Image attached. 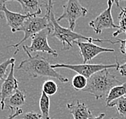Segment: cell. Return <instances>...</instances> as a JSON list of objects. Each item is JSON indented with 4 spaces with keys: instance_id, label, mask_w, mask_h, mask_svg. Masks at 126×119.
Masks as SVG:
<instances>
[{
    "instance_id": "obj_9",
    "label": "cell",
    "mask_w": 126,
    "mask_h": 119,
    "mask_svg": "<svg viewBox=\"0 0 126 119\" xmlns=\"http://www.w3.org/2000/svg\"><path fill=\"white\" fill-rule=\"evenodd\" d=\"M14 70L15 63L11 65L10 72L2 83L1 90H0V107H1L2 110H3L6 107V100L13 95L19 88V82L14 75Z\"/></svg>"
},
{
    "instance_id": "obj_22",
    "label": "cell",
    "mask_w": 126,
    "mask_h": 119,
    "mask_svg": "<svg viewBox=\"0 0 126 119\" xmlns=\"http://www.w3.org/2000/svg\"><path fill=\"white\" fill-rule=\"evenodd\" d=\"M23 119H42V115L37 113L29 112L23 115Z\"/></svg>"
},
{
    "instance_id": "obj_23",
    "label": "cell",
    "mask_w": 126,
    "mask_h": 119,
    "mask_svg": "<svg viewBox=\"0 0 126 119\" xmlns=\"http://www.w3.org/2000/svg\"><path fill=\"white\" fill-rule=\"evenodd\" d=\"M117 43H121L120 51L124 55H126V39H117Z\"/></svg>"
},
{
    "instance_id": "obj_27",
    "label": "cell",
    "mask_w": 126,
    "mask_h": 119,
    "mask_svg": "<svg viewBox=\"0 0 126 119\" xmlns=\"http://www.w3.org/2000/svg\"><path fill=\"white\" fill-rule=\"evenodd\" d=\"M8 0H0V18L2 19L3 16H2V8H3L6 6V2H7Z\"/></svg>"
},
{
    "instance_id": "obj_19",
    "label": "cell",
    "mask_w": 126,
    "mask_h": 119,
    "mask_svg": "<svg viewBox=\"0 0 126 119\" xmlns=\"http://www.w3.org/2000/svg\"><path fill=\"white\" fill-rule=\"evenodd\" d=\"M88 84V79L85 77L79 74H76L74 76L72 80V85L73 88L76 90L78 91H83L87 86Z\"/></svg>"
},
{
    "instance_id": "obj_17",
    "label": "cell",
    "mask_w": 126,
    "mask_h": 119,
    "mask_svg": "<svg viewBox=\"0 0 126 119\" xmlns=\"http://www.w3.org/2000/svg\"><path fill=\"white\" fill-rule=\"evenodd\" d=\"M108 107H116L118 114L122 118H126V97H122L113 101L108 105Z\"/></svg>"
},
{
    "instance_id": "obj_14",
    "label": "cell",
    "mask_w": 126,
    "mask_h": 119,
    "mask_svg": "<svg viewBox=\"0 0 126 119\" xmlns=\"http://www.w3.org/2000/svg\"><path fill=\"white\" fill-rule=\"evenodd\" d=\"M26 96L24 91L18 89L13 95L7 98L5 102V105H7L11 110L13 112L14 109H18L19 107L25 103Z\"/></svg>"
},
{
    "instance_id": "obj_26",
    "label": "cell",
    "mask_w": 126,
    "mask_h": 119,
    "mask_svg": "<svg viewBox=\"0 0 126 119\" xmlns=\"http://www.w3.org/2000/svg\"><path fill=\"white\" fill-rule=\"evenodd\" d=\"M47 14L46 15H49L50 12L52 11V7H53V0H47Z\"/></svg>"
},
{
    "instance_id": "obj_1",
    "label": "cell",
    "mask_w": 126,
    "mask_h": 119,
    "mask_svg": "<svg viewBox=\"0 0 126 119\" xmlns=\"http://www.w3.org/2000/svg\"><path fill=\"white\" fill-rule=\"evenodd\" d=\"M23 49L28 56V59L23 60L19 64L17 69L23 70L29 76L34 78L39 77H50L56 78L62 83H67L68 79L60 74L54 68H51V65L48 60L39 54L32 56L25 45H23Z\"/></svg>"
},
{
    "instance_id": "obj_5",
    "label": "cell",
    "mask_w": 126,
    "mask_h": 119,
    "mask_svg": "<svg viewBox=\"0 0 126 119\" xmlns=\"http://www.w3.org/2000/svg\"><path fill=\"white\" fill-rule=\"evenodd\" d=\"M63 12L56 19L59 23L61 20L66 19L69 24V28L74 31L76 23L79 18L84 17L88 14V9L80 4L79 0H67L63 5Z\"/></svg>"
},
{
    "instance_id": "obj_30",
    "label": "cell",
    "mask_w": 126,
    "mask_h": 119,
    "mask_svg": "<svg viewBox=\"0 0 126 119\" xmlns=\"http://www.w3.org/2000/svg\"><path fill=\"white\" fill-rule=\"evenodd\" d=\"M110 119H114V118H110Z\"/></svg>"
},
{
    "instance_id": "obj_18",
    "label": "cell",
    "mask_w": 126,
    "mask_h": 119,
    "mask_svg": "<svg viewBox=\"0 0 126 119\" xmlns=\"http://www.w3.org/2000/svg\"><path fill=\"white\" fill-rule=\"evenodd\" d=\"M119 28L117 31L115 32L112 34L113 37H116L118 35L121 34V33H125L126 34V7L121 8V13H120L119 16Z\"/></svg>"
},
{
    "instance_id": "obj_2",
    "label": "cell",
    "mask_w": 126,
    "mask_h": 119,
    "mask_svg": "<svg viewBox=\"0 0 126 119\" xmlns=\"http://www.w3.org/2000/svg\"><path fill=\"white\" fill-rule=\"evenodd\" d=\"M121 84L109 70L104 69L96 72L88 79L87 86L83 92L89 93L96 100H99L104 96H108L112 88Z\"/></svg>"
},
{
    "instance_id": "obj_28",
    "label": "cell",
    "mask_w": 126,
    "mask_h": 119,
    "mask_svg": "<svg viewBox=\"0 0 126 119\" xmlns=\"http://www.w3.org/2000/svg\"><path fill=\"white\" fill-rule=\"evenodd\" d=\"M104 117H105V114H100L99 116H97V117H93V116H92V117H90V118H89V119H104Z\"/></svg>"
},
{
    "instance_id": "obj_3",
    "label": "cell",
    "mask_w": 126,
    "mask_h": 119,
    "mask_svg": "<svg viewBox=\"0 0 126 119\" xmlns=\"http://www.w3.org/2000/svg\"><path fill=\"white\" fill-rule=\"evenodd\" d=\"M49 18L50 20V25L51 29L53 30V32L50 35L51 37H56L63 44V48L62 50H69L70 48H72V43L76 42V40L79 41L80 39H85L88 42H109L112 44H117V41H112L109 39H93L92 37H87V36H84L83 35L79 34V33H76L74 31H72L70 28H66L62 26H60L59 23L55 18V15L53 11H51L49 15H46Z\"/></svg>"
},
{
    "instance_id": "obj_16",
    "label": "cell",
    "mask_w": 126,
    "mask_h": 119,
    "mask_svg": "<svg viewBox=\"0 0 126 119\" xmlns=\"http://www.w3.org/2000/svg\"><path fill=\"white\" fill-rule=\"evenodd\" d=\"M39 108L42 113V119H51L50 118V98L45 93L42 91L39 100Z\"/></svg>"
},
{
    "instance_id": "obj_6",
    "label": "cell",
    "mask_w": 126,
    "mask_h": 119,
    "mask_svg": "<svg viewBox=\"0 0 126 119\" xmlns=\"http://www.w3.org/2000/svg\"><path fill=\"white\" fill-rule=\"evenodd\" d=\"M116 63L115 65H103V64H98V65H93V64H80V65H68V64H55L51 65L52 68H68L72 70L78 74L82 75L87 79L91 77L96 72L101 71L104 69H108L110 68H116L118 65L117 58L116 57Z\"/></svg>"
},
{
    "instance_id": "obj_29",
    "label": "cell",
    "mask_w": 126,
    "mask_h": 119,
    "mask_svg": "<svg viewBox=\"0 0 126 119\" xmlns=\"http://www.w3.org/2000/svg\"><path fill=\"white\" fill-rule=\"evenodd\" d=\"M112 1H113V2H115L116 3V7H120V1H121V0H112Z\"/></svg>"
},
{
    "instance_id": "obj_15",
    "label": "cell",
    "mask_w": 126,
    "mask_h": 119,
    "mask_svg": "<svg viewBox=\"0 0 126 119\" xmlns=\"http://www.w3.org/2000/svg\"><path fill=\"white\" fill-rule=\"evenodd\" d=\"M122 97H126V82L122 83L121 85H116L112 88L106 97V105L107 106L113 101Z\"/></svg>"
},
{
    "instance_id": "obj_11",
    "label": "cell",
    "mask_w": 126,
    "mask_h": 119,
    "mask_svg": "<svg viewBox=\"0 0 126 119\" xmlns=\"http://www.w3.org/2000/svg\"><path fill=\"white\" fill-rule=\"evenodd\" d=\"M2 12L7 19V25L11 27L12 32H19V29L23 25L24 22L28 18L35 16H39L41 14L42 11H39V12H36L35 14H27V15H22L20 13H15L9 11L7 7H5L2 8Z\"/></svg>"
},
{
    "instance_id": "obj_25",
    "label": "cell",
    "mask_w": 126,
    "mask_h": 119,
    "mask_svg": "<svg viewBox=\"0 0 126 119\" xmlns=\"http://www.w3.org/2000/svg\"><path fill=\"white\" fill-rule=\"evenodd\" d=\"M23 113V109H16V111H15V113H13L12 112V114L9 116V117L7 118H6V119H13V118H16L17 116H19V115H20L21 114Z\"/></svg>"
},
{
    "instance_id": "obj_10",
    "label": "cell",
    "mask_w": 126,
    "mask_h": 119,
    "mask_svg": "<svg viewBox=\"0 0 126 119\" xmlns=\"http://www.w3.org/2000/svg\"><path fill=\"white\" fill-rule=\"evenodd\" d=\"M75 43L78 45L79 51H80V55L84 60L83 64H88V62H90L93 58L102 52H113L114 51V49L101 48L92 42L85 43L82 41H76Z\"/></svg>"
},
{
    "instance_id": "obj_24",
    "label": "cell",
    "mask_w": 126,
    "mask_h": 119,
    "mask_svg": "<svg viewBox=\"0 0 126 119\" xmlns=\"http://www.w3.org/2000/svg\"><path fill=\"white\" fill-rule=\"evenodd\" d=\"M116 70H118L120 72L122 77H126V63L123 64L121 65H120L118 64L117 67H116Z\"/></svg>"
},
{
    "instance_id": "obj_8",
    "label": "cell",
    "mask_w": 126,
    "mask_h": 119,
    "mask_svg": "<svg viewBox=\"0 0 126 119\" xmlns=\"http://www.w3.org/2000/svg\"><path fill=\"white\" fill-rule=\"evenodd\" d=\"M112 0H108V7L98 16L96 19L89 23V26L94 30L96 34L100 35L104 29L119 28L118 25H116L112 16Z\"/></svg>"
},
{
    "instance_id": "obj_21",
    "label": "cell",
    "mask_w": 126,
    "mask_h": 119,
    "mask_svg": "<svg viewBox=\"0 0 126 119\" xmlns=\"http://www.w3.org/2000/svg\"><path fill=\"white\" fill-rule=\"evenodd\" d=\"M15 62V60L14 58H11V59H8L2 64H0V81H3L7 78L6 77H7V72L9 66H11Z\"/></svg>"
},
{
    "instance_id": "obj_4",
    "label": "cell",
    "mask_w": 126,
    "mask_h": 119,
    "mask_svg": "<svg viewBox=\"0 0 126 119\" xmlns=\"http://www.w3.org/2000/svg\"><path fill=\"white\" fill-rule=\"evenodd\" d=\"M50 27V20H49L47 16L44 17H39L37 16H35L28 18L24 22L23 25L19 29V32L20 31L24 33L23 39L19 43H17L16 44L11 45L10 47H13L18 49V47H19V45L25 42L27 39L32 38L34 35H36L39 32Z\"/></svg>"
},
{
    "instance_id": "obj_13",
    "label": "cell",
    "mask_w": 126,
    "mask_h": 119,
    "mask_svg": "<svg viewBox=\"0 0 126 119\" xmlns=\"http://www.w3.org/2000/svg\"><path fill=\"white\" fill-rule=\"evenodd\" d=\"M19 2L24 15L35 14L41 11V7L45 6L47 8V0H8Z\"/></svg>"
},
{
    "instance_id": "obj_7",
    "label": "cell",
    "mask_w": 126,
    "mask_h": 119,
    "mask_svg": "<svg viewBox=\"0 0 126 119\" xmlns=\"http://www.w3.org/2000/svg\"><path fill=\"white\" fill-rule=\"evenodd\" d=\"M51 26V25H50ZM51 27L44 29L43 31L39 32L36 35H35L32 38V44L31 46H26V48L29 52H35V51H42L50 54L55 57L58 56V53L56 50L52 49L49 46L47 37L49 35L51 34Z\"/></svg>"
},
{
    "instance_id": "obj_12",
    "label": "cell",
    "mask_w": 126,
    "mask_h": 119,
    "mask_svg": "<svg viewBox=\"0 0 126 119\" xmlns=\"http://www.w3.org/2000/svg\"><path fill=\"white\" fill-rule=\"evenodd\" d=\"M67 108L74 119H89L92 117L90 109L84 103L80 102L78 99L72 103L67 104Z\"/></svg>"
},
{
    "instance_id": "obj_20",
    "label": "cell",
    "mask_w": 126,
    "mask_h": 119,
    "mask_svg": "<svg viewBox=\"0 0 126 119\" xmlns=\"http://www.w3.org/2000/svg\"><path fill=\"white\" fill-rule=\"evenodd\" d=\"M58 90V85L54 81L48 80L45 81L43 85V92L47 96H52L56 94Z\"/></svg>"
}]
</instances>
